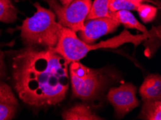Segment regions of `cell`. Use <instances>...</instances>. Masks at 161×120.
I'll use <instances>...</instances> for the list:
<instances>
[{
  "label": "cell",
  "mask_w": 161,
  "mask_h": 120,
  "mask_svg": "<svg viewBox=\"0 0 161 120\" xmlns=\"http://www.w3.org/2000/svg\"><path fill=\"white\" fill-rule=\"evenodd\" d=\"M69 65L53 48L25 46L12 58L13 89L19 99L33 108L56 106L69 90Z\"/></svg>",
  "instance_id": "6da1fadb"
},
{
  "label": "cell",
  "mask_w": 161,
  "mask_h": 120,
  "mask_svg": "<svg viewBox=\"0 0 161 120\" xmlns=\"http://www.w3.org/2000/svg\"><path fill=\"white\" fill-rule=\"evenodd\" d=\"M149 35L137 34L132 35L128 30H124L119 35L114 37L107 40L101 41L97 44L85 43L76 35V33L69 28L62 27L59 39L53 48V50L62 55L69 63L73 61H80L85 57L90 51L96 50L101 48H116L125 43H132L137 46L144 40H147Z\"/></svg>",
  "instance_id": "7a4b0ae2"
},
{
  "label": "cell",
  "mask_w": 161,
  "mask_h": 120,
  "mask_svg": "<svg viewBox=\"0 0 161 120\" xmlns=\"http://www.w3.org/2000/svg\"><path fill=\"white\" fill-rule=\"evenodd\" d=\"M36 12L31 18L23 20L19 27L20 37L26 47L53 48L59 39L62 26L57 21V17L50 9H46L38 2L33 4Z\"/></svg>",
  "instance_id": "3957f363"
},
{
  "label": "cell",
  "mask_w": 161,
  "mask_h": 120,
  "mask_svg": "<svg viewBox=\"0 0 161 120\" xmlns=\"http://www.w3.org/2000/svg\"><path fill=\"white\" fill-rule=\"evenodd\" d=\"M69 76L73 97L83 101L96 99L108 85L104 69H93L80 61L69 63Z\"/></svg>",
  "instance_id": "277c9868"
},
{
  "label": "cell",
  "mask_w": 161,
  "mask_h": 120,
  "mask_svg": "<svg viewBox=\"0 0 161 120\" xmlns=\"http://www.w3.org/2000/svg\"><path fill=\"white\" fill-rule=\"evenodd\" d=\"M53 12L57 22L64 28L75 33L83 30L84 23L92 5V0H75L63 6L58 0H43Z\"/></svg>",
  "instance_id": "5b68a950"
},
{
  "label": "cell",
  "mask_w": 161,
  "mask_h": 120,
  "mask_svg": "<svg viewBox=\"0 0 161 120\" xmlns=\"http://www.w3.org/2000/svg\"><path fill=\"white\" fill-rule=\"evenodd\" d=\"M136 93V87L131 83H125L109 90L107 97L114 107L117 118H122L140 105Z\"/></svg>",
  "instance_id": "8992f818"
},
{
  "label": "cell",
  "mask_w": 161,
  "mask_h": 120,
  "mask_svg": "<svg viewBox=\"0 0 161 120\" xmlns=\"http://www.w3.org/2000/svg\"><path fill=\"white\" fill-rule=\"evenodd\" d=\"M120 25L111 18H100L85 19L83 30L78 32L79 38L85 43L91 45L102 36L114 33Z\"/></svg>",
  "instance_id": "52a82bcc"
},
{
  "label": "cell",
  "mask_w": 161,
  "mask_h": 120,
  "mask_svg": "<svg viewBox=\"0 0 161 120\" xmlns=\"http://www.w3.org/2000/svg\"><path fill=\"white\" fill-rule=\"evenodd\" d=\"M18 107V100L12 87L0 81V120L14 119Z\"/></svg>",
  "instance_id": "ba28073f"
},
{
  "label": "cell",
  "mask_w": 161,
  "mask_h": 120,
  "mask_svg": "<svg viewBox=\"0 0 161 120\" xmlns=\"http://www.w3.org/2000/svg\"><path fill=\"white\" fill-rule=\"evenodd\" d=\"M143 101L161 100V77L159 74H150L145 78L139 90Z\"/></svg>",
  "instance_id": "9c48e42d"
},
{
  "label": "cell",
  "mask_w": 161,
  "mask_h": 120,
  "mask_svg": "<svg viewBox=\"0 0 161 120\" xmlns=\"http://www.w3.org/2000/svg\"><path fill=\"white\" fill-rule=\"evenodd\" d=\"M64 120H103L102 117L97 116L85 104H75L71 108L66 109L62 114Z\"/></svg>",
  "instance_id": "30bf717a"
},
{
  "label": "cell",
  "mask_w": 161,
  "mask_h": 120,
  "mask_svg": "<svg viewBox=\"0 0 161 120\" xmlns=\"http://www.w3.org/2000/svg\"><path fill=\"white\" fill-rule=\"evenodd\" d=\"M110 17L122 24L126 28L136 29L143 34L149 35V32L143 24H141L135 16L129 10H119L117 12H110Z\"/></svg>",
  "instance_id": "8fae6325"
},
{
  "label": "cell",
  "mask_w": 161,
  "mask_h": 120,
  "mask_svg": "<svg viewBox=\"0 0 161 120\" xmlns=\"http://www.w3.org/2000/svg\"><path fill=\"white\" fill-rule=\"evenodd\" d=\"M139 118L145 120L161 119V100H145Z\"/></svg>",
  "instance_id": "7c38bea8"
},
{
  "label": "cell",
  "mask_w": 161,
  "mask_h": 120,
  "mask_svg": "<svg viewBox=\"0 0 161 120\" xmlns=\"http://www.w3.org/2000/svg\"><path fill=\"white\" fill-rule=\"evenodd\" d=\"M18 19V9L13 0H0V22L13 23Z\"/></svg>",
  "instance_id": "4fadbf2b"
},
{
  "label": "cell",
  "mask_w": 161,
  "mask_h": 120,
  "mask_svg": "<svg viewBox=\"0 0 161 120\" xmlns=\"http://www.w3.org/2000/svg\"><path fill=\"white\" fill-rule=\"evenodd\" d=\"M108 1L109 0H94V2H92L86 19L111 18L108 9Z\"/></svg>",
  "instance_id": "5bb4252c"
},
{
  "label": "cell",
  "mask_w": 161,
  "mask_h": 120,
  "mask_svg": "<svg viewBox=\"0 0 161 120\" xmlns=\"http://www.w3.org/2000/svg\"><path fill=\"white\" fill-rule=\"evenodd\" d=\"M141 20L145 23H149L154 20L157 15L158 9L147 4L141 3L136 7Z\"/></svg>",
  "instance_id": "9a60e30c"
},
{
  "label": "cell",
  "mask_w": 161,
  "mask_h": 120,
  "mask_svg": "<svg viewBox=\"0 0 161 120\" xmlns=\"http://www.w3.org/2000/svg\"><path fill=\"white\" fill-rule=\"evenodd\" d=\"M135 4L131 3L129 0H109L108 9L110 12H117L119 10H136Z\"/></svg>",
  "instance_id": "2e32d148"
},
{
  "label": "cell",
  "mask_w": 161,
  "mask_h": 120,
  "mask_svg": "<svg viewBox=\"0 0 161 120\" xmlns=\"http://www.w3.org/2000/svg\"><path fill=\"white\" fill-rule=\"evenodd\" d=\"M7 76V67L4 62V54L3 51L0 50V81L5 79Z\"/></svg>",
  "instance_id": "e0dca14e"
},
{
  "label": "cell",
  "mask_w": 161,
  "mask_h": 120,
  "mask_svg": "<svg viewBox=\"0 0 161 120\" xmlns=\"http://www.w3.org/2000/svg\"><path fill=\"white\" fill-rule=\"evenodd\" d=\"M75 0H59V2L63 6H67L68 4H69L71 2H72Z\"/></svg>",
  "instance_id": "ac0fdd59"
},
{
  "label": "cell",
  "mask_w": 161,
  "mask_h": 120,
  "mask_svg": "<svg viewBox=\"0 0 161 120\" xmlns=\"http://www.w3.org/2000/svg\"><path fill=\"white\" fill-rule=\"evenodd\" d=\"M129 2H131V3H133L134 4H135L136 6H138L139 4L142 3L143 1H145V0H129Z\"/></svg>",
  "instance_id": "d6986e66"
}]
</instances>
